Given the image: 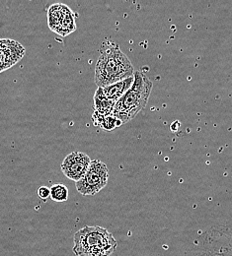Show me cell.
<instances>
[{
	"mask_svg": "<svg viewBox=\"0 0 232 256\" xmlns=\"http://www.w3.org/2000/svg\"><path fill=\"white\" fill-rule=\"evenodd\" d=\"M133 64L120 46L107 42L102 44V52L95 67V84L98 88H105L134 74Z\"/></svg>",
	"mask_w": 232,
	"mask_h": 256,
	"instance_id": "1",
	"label": "cell"
},
{
	"mask_svg": "<svg viewBox=\"0 0 232 256\" xmlns=\"http://www.w3.org/2000/svg\"><path fill=\"white\" fill-rule=\"evenodd\" d=\"M73 252L76 256H110L118 242L113 234L98 226H84L73 238Z\"/></svg>",
	"mask_w": 232,
	"mask_h": 256,
	"instance_id": "2",
	"label": "cell"
},
{
	"mask_svg": "<svg viewBox=\"0 0 232 256\" xmlns=\"http://www.w3.org/2000/svg\"><path fill=\"white\" fill-rule=\"evenodd\" d=\"M134 81L130 90L115 104L113 116L127 124L145 108L152 90V82L140 71H135Z\"/></svg>",
	"mask_w": 232,
	"mask_h": 256,
	"instance_id": "3",
	"label": "cell"
},
{
	"mask_svg": "<svg viewBox=\"0 0 232 256\" xmlns=\"http://www.w3.org/2000/svg\"><path fill=\"white\" fill-rule=\"evenodd\" d=\"M109 170L105 162L100 160H91V164L83 178L75 182L76 190L84 196H93L101 192L108 184Z\"/></svg>",
	"mask_w": 232,
	"mask_h": 256,
	"instance_id": "4",
	"label": "cell"
},
{
	"mask_svg": "<svg viewBox=\"0 0 232 256\" xmlns=\"http://www.w3.org/2000/svg\"><path fill=\"white\" fill-rule=\"evenodd\" d=\"M48 22L52 31L66 36L76 29L72 11L64 4H54L49 9Z\"/></svg>",
	"mask_w": 232,
	"mask_h": 256,
	"instance_id": "5",
	"label": "cell"
},
{
	"mask_svg": "<svg viewBox=\"0 0 232 256\" xmlns=\"http://www.w3.org/2000/svg\"><path fill=\"white\" fill-rule=\"evenodd\" d=\"M90 164L91 160L88 155L75 151L67 155L62 162V172L67 178L77 182L83 178Z\"/></svg>",
	"mask_w": 232,
	"mask_h": 256,
	"instance_id": "6",
	"label": "cell"
},
{
	"mask_svg": "<svg viewBox=\"0 0 232 256\" xmlns=\"http://www.w3.org/2000/svg\"><path fill=\"white\" fill-rule=\"evenodd\" d=\"M25 54V50L18 42L11 40H0V72L18 62Z\"/></svg>",
	"mask_w": 232,
	"mask_h": 256,
	"instance_id": "7",
	"label": "cell"
},
{
	"mask_svg": "<svg viewBox=\"0 0 232 256\" xmlns=\"http://www.w3.org/2000/svg\"><path fill=\"white\" fill-rule=\"evenodd\" d=\"M133 81H134V76H132L130 78H127L125 80H122L120 82L112 84L108 87L102 88V91H103L104 95L107 96L110 100H112L113 102L116 104L130 90V88L133 86Z\"/></svg>",
	"mask_w": 232,
	"mask_h": 256,
	"instance_id": "8",
	"label": "cell"
},
{
	"mask_svg": "<svg viewBox=\"0 0 232 256\" xmlns=\"http://www.w3.org/2000/svg\"><path fill=\"white\" fill-rule=\"evenodd\" d=\"M115 102L110 100L104 95L102 88H97L94 94V112L103 116H108L113 114Z\"/></svg>",
	"mask_w": 232,
	"mask_h": 256,
	"instance_id": "9",
	"label": "cell"
},
{
	"mask_svg": "<svg viewBox=\"0 0 232 256\" xmlns=\"http://www.w3.org/2000/svg\"><path fill=\"white\" fill-rule=\"evenodd\" d=\"M92 120H93V124L95 126H100L107 131L114 130L115 128H120L123 124L122 122L119 120L118 118H116L113 114L108 116H103L95 112H93Z\"/></svg>",
	"mask_w": 232,
	"mask_h": 256,
	"instance_id": "10",
	"label": "cell"
},
{
	"mask_svg": "<svg viewBox=\"0 0 232 256\" xmlns=\"http://www.w3.org/2000/svg\"><path fill=\"white\" fill-rule=\"evenodd\" d=\"M51 198L56 202H66L68 199V188L62 184L53 186L51 188Z\"/></svg>",
	"mask_w": 232,
	"mask_h": 256,
	"instance_id": "11",
	"label": "cell"
},
{
	"mask_svg": "<svg viewBox=\"0 0 232 256\" xmlns=\"http://www.w3.org/2000/svg\"><path fill=\"white\" fill-rule=\"evenodd\" d=\"M38 196L40 197V199H42L43 201H46L47 199L51 198V188H47V186H41L38 188Z\"/></svg>",
	"mask_w": 232,
	"mask_h": 256,
	"instance_id": "12",
	"label": "cell"
}]
</instances>
